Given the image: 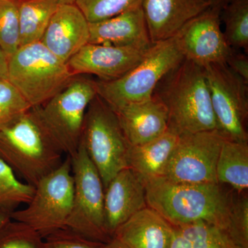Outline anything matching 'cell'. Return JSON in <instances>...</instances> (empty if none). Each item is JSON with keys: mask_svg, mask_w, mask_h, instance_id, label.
Masks as SVG:
<instances>
[{"mask_svg": "<svg viewBox=\"0 0 248 248\" xmlns=\"http://www.w3.org/2000/svg\"><path fill=\"white\" fill-rule=\"evenodd\" d=\"M174 227L170 248H244L228 231L206 222Z\"/></svg>", "mask_w": 248, "mask_h": 248, "instance_id": "cell-22", "label": "cell"}, {"mask_svg": "<svg viewBox=\"0 0 248 248\" xmlns=\"http://www.w3.org/2000/svg\"><path fill=\"white\" fill-rule=\"evenodd\" d=\"M16 1H17V0H16Z\"/></svg>", "mask_w": 248, "mask_h": 248, "instance_id": "cell-37", "label": "cell"}, {"mask_svg": "<svg viewBox=\"0 0 248 248\" xmlns=\"http://www.w3.org/2000/svg\"><path fill=\"white\" fill-rule=\"evenodd\" d=\"M179 137L176 130L169 127L159 138L138 146H129L128 168L138 174L143 182L162 175Z\"/></svg>", "mask_w": 248, "mask_h": 248, "instance_id": "cell-20", "label": "cell"}, {"mask_svg": "<svg viewBox=\"0 0 248 248\" xmlns=\"http://www.w3.org/2000/svg\"><path fill=\"white\" fill-rule=\"evenodd\" d=\"M34 186L21 181L2 161L0 160V221H6L32 198Z\"/></svg>", "mask_w": 248, "mask_h": 248, "instance_id": "cell-24", "label": "cell"}, {"mask_svg": "<svg viewBox=\"0 0 248 248\" xmlns=\"http://www.w3.org/2000/svg\"><path fill=\"white\" fill-rule=\"evenodd\" d=\"M146 206L143 179L129 168L122 170L104 190L106 228L110 237L121 225Z\"/></svg>", "mask_w": 248, "mask_h": 248, "instance_id": "cell-14", "label": "cell"}, {"mask_svg": "<svg viewBox=\"0 0 248 248\" xmlns=\"http://www.w3.org/2000/svg\"><path fill=\"white\" fill-rule=\"evenodd\" d=\"M227 66L248 82V58L247 54L243 53L240 50L232 48L227 58Z\"/></svg>", "mask_w": 248, "mask_h": 248, "instance_id": "cell-32", "label": "cell"}, {"mask_svg": "<svg viewBox=\"0 0 248 248\" xmlns=\"http://www.w3.org/2000/svg\"><path fill=\"white\" fill-rule=\"evenodd\" d=\"M74 183L69 156L60 166L42 178L35 186L32 198L22 209L11 215L43 238L66 228L71 213Z\"/></svg>", "mask_w": 248, "mask_h": 248, "instance_id": "cell-8", "label": "cell"}, {"mask_svg": "<svg viewBox=\"0 0 248 248\" xmlns=\"http://www.w3.org/2000/svg\"><path fill=\"white\" fill-rule=\"evenodd\" d=\"M203 68L217 131L226 140L248 141V82L226 63Z\"/></svg>", "mask_w": 248, "mask_h": 248, "instance_id": "cell-10", "label": "cell"}, {"mask_svg": "<svg viewBox=\"0 0 248 248\" xmlns=\"http://www.w3.org/2000/svg\"><path fill=\"white\" fill-rule=\"evenodd\" d=\"M223 140L217 130L179 135L161 177L184 184L218 183L216 168Z\"/></svg>", "mask_w": 248, "mask_h": 248, "instance_id": "cell-11", "label": "cell"}, {"mask_svg": "<svg viewBox=\"0 0 248 248\" xmlns=\"http://www.w3.org/2000/svg\"><path fill=\"white\" fill-rule=\"evenodd\" d=\"M97 94L95 80L75 76L48 102L32 108L63 155L73 156L78 151L86 111Z\"/></svg>", "mask_w": 248, "mask_h": 248, "instance_id": "cell-6", "label": "cell"}, {"mask_svg": "<svg viewBox=\"0 0 248 248\" xmlns=\"http://www.w3.org/2000/svg\"><path fill=\"white\" fill-rule=\"evenodd\" d=\"M89 22L75 4H61L50 19L40 42L67 63L89 44Z\"/></svg>", "mask_w": 248, "mask_h": 248, "instance_id": "cell-15", "label": "cell"}, {"mask_svg": "<svg viewBox=\"0 0 248 248\" xmlns=\"http://www.w3.org/2000/svg\"><path fill=\"white\" fill-rule=\"evenodd\" d=\"M148 206L174 226L203 221L229 232L235 191L219 183L184 184L155 177L145 180Z\"/></svg>", "mask_w": 248, "mask_h": 248, "instance_id": "cell-1", "label": "cell"}, {"mask_svg": "<svg viewBox=\"0 0 248 248\" xmlns=\"http://www.w3.org/2000/svg\"><path fill=\"white\" fill-rule=\"evenodd\" d=\"M70 157L74 192L66 228L93 241L107 244L112 238L106 228L102 179L82 146L79 145L76 154Z\"/></svg>", "mask_w": 248, "mask_h": 248, "instance_id": "cell-9", "label": "cell"}, {"mask_svg": "<svg viewBox=\"0 0 248 248\" xmlns=\"http://www.w3.org/2000/svg\"><path fill=\"white\" fill-rule=\"evenodd\" d=\"M60 4H75V0H59Z\"/></svg>", "mask_w": 248, "mask_h": 248, "instance_id": "cell-36", "label": "cell"}, {"mask_svg": "<svg viewBox=\"0 0 248 248\" xmlns=\"http://www.w3.org/2000/svg\"><path fill=\"white\" fill-rule=\"evenodd\" d=\"M143 0H75L89 23L114 17L141 6Z\"/></svg>", "mask_w": 248, "mask_h": 248, "instance_id": "cell-27", "label": "cell"}, {"mask_svg": "<svg viewBox=\"0 0 248 248\" xmlns=\"http://www.w3.org/2000/svg\"><path fill=\"white\" fill-rule=\"evenodd\" d=\"M20 46L40 42L56 12L59 0H17Z\"/></svg>", "mask_w": 248, "mask_h": 248, "instance_id": "cell-23", "label": "cell"}, {"mask_svg": "<svg viewBox=\"0 0 248 248\" xmlns=\"http://www.w3.org/2000/svg\"><path fill=\"white\" fill-rule=\"evenodd\" d=\"M232 1V0H210V7L215 8L221 11V10Z\"/></svg>", "mask_w": 248, "mask_h": 248, "instance_id": "cell-35", "label": "cell"}, {"mask_svg": "<svg viewBox=\"0 0 248 248\" xmlns=\"http://www.w3.org/2000/svg\"><path fill=\"white\" fill-rule=\"evenodd\" d=\"M129 146H138L159 138L169 128V114L163 102L153 94L145 102L114 110Z\"/></svg>", "mask_w": 248, "mask_h": 248, "instance_id": "cell-18", "label": "cell"}, {"mask_svg": "<svg viewBox=\"0 0 248 248\" xmlns=\"http://www.w3.org/2000/svg\"><path fill=\"white\" fill-rule=\"evenodd\" d=\"M31 108L8 80L0 81V130L9 126Z\"/></svg>", "mask_w": 248, "mask_h": 248, "instance_id": "cell-29", "label": "cell"}, {"mask_svg": "<svg viewBox=\"0 0 248 248\" xmlns=\"http://www.w3.org/2000/svg\"><path fill=\"white\" fill-rule=\"evenodd\" d=\"M228 232L243 248H248V197L246 192H235Z\"/></svg>", "mask_w": 248, "mask_h": 248, "instance_id": "cell-30", "label": "cell"}, {"mask_svg": "<svg viewBox=\"0 0 248 248\" xmlns=\"http://www.w3.org/2000/svg\"><path fill=\"white\" fill-rule=\"evenodd\" d=\"M155 95L169 114V127L179 135L217 130L203 67L184 60L159 81Z\"/></svg>", "mask_w": 248, "mask_h": 248, "instance_id": "cell-2", "label": "cell"}, {"mask_svg": "<svg viewBox=\"0 0 248 248\" xmlns=\"http://www.w3.org/2000/svg\"><path fill=\"white\" fill-rule=\"evenodd\" d=\"M104 248H130L125 246L123 243L121 242L118 239L112 237V239L107 243L104 246Z\"/></svg>", "mask_w": 248, "mask_h": 248, "instance_id": "cell-34", "label": "cell"}, {"mask_svg": "<svg viewBox=\"0 0 248 248\" xmlns=\"http://www.w3.org/2000/svg\"><path fill=\"white\" fill-rule=\"evenodd\" d=\"M8 66H9V58L4 51L0 48V81L8 80Z\"/></svg>", "mask_w": 248, "mask_h": 248, "instance_id": "cell-33", "label": "cell"}, {"mask_svg": "<svg viewBox=\"0 0 248 248\" xmlns=\"http://www.w3.org/2000/svg\"><path fill=\"white\" fill-rule=\"evenodd\" d=\"M20 46L19 11L16 0H0V48L11 58Z\"/></svg>", "mask_w": 248, "mask_h": 248, "instance_id": "cell-26", "label": "cell"}, {"mask_svg": "<svg viewBox=\"0 0 248 248\" xmlns=\"http://www.w3.org/2000/svg\"><path fill=\"white\" fill-rule=\"evenodd\" d=\"M227 43L232 48L248 51V0H232L221 10Z\"/></svg>", "mask_w": 248, "mask_h": 248, "instance_id": "cell-25", "label": "cell"}, {"mask_svg": "<svg viewBox=\"0 0 248 248\" xmlns=\"http://www.w3.org/2000/svg\"><path fill=\"white\" fill-rule=\"evenodd\" d=\"M105 244L64 228L44 238L43 248H104Z\"/></svg>", "mask_w": 248, "mask_h": 248, "instance_id": "cell-31", "label": "cell"}, {"mask_svg": "<svg viewBox=\"0 0 248 248\" xmlns=\"http://www.w3.org/2000/svg\"><path fill=\"white\" fill-rule=\"evenodd\" d=\"M220 15V10L210 7L186 23L173 37L184 59L203 68L226 63L232 48L221 30Z\"/></svg>", "mask_w": 248, "mask_h": 248, "instance_id": "cell-12", "label": "cell"}, {"mask_svg": "<svg viewBox=\"0 0 248 248\" xmlns=\"http://www.w3.org/2000/svg\"><path fill=\"white\" fill-rule=\"evenodd\" d=\"M74 76L67 63L41 42L19 47L9 59L8 81L31 108L48 102Z\"/></svg>", "mask_w": 248, "mask_h": 248, "instance_id": "cell-5", "label": "cell"}, {"mask_svg": "<svg viewBox=\"0 0 248 248\" xmlns=\"http://www.w3.org/2000/svg\"><path fill=\"white\" fill-rule=\"evenodd\" d=\"M174 234V226L146 206L121 225L113 237L130 248H170Z\"/></svg>", "mask_w": 248, "mask_h": 248, "instance_id": "cell-19", "label": "cell"}, {"mask_svg": "<svg viewBox=\"0 0 248 248\" xmlns=\"http://www.w3.org/2000/svg\"><path fill=\"white\" fill-rule=\"evenodd\" d=\"M89 43L148 49L153 45L141 6L114 17L89 23Z\"/></svg>", "mask_w": 248, "mask_h": 248, "instance_id": "cell-17", "label": "cell"}, {"mask_svg": "<svg viewBox=\"0 0 248 248\" xmlns=\"http://www.w3.org/2000/svg\"><path fill=\"white\" fill-rule=\"evenodd\" d=\"M152 43L174 37L210 7V0H143L141 5Z\"/></svg>", "mask_w": 248, "mask_h": 248, "instance_id": "cell-16", "label": "cell"}, {"mask_svg": "<svg viewBox=\"0 0 248 248\" xmlns=\"http://www.w3.org/2000/svg\"><path fill=\"white\" fill-rule=\"evenodd\" d=\"M217 182L231 186L237 193L248 188V141L224 139L216 168Z\"/></svg>", "mask_w": 248, "mask_h": 248, "instance_id": "cell-21", "label": "cell"}, {"mask_svg": "<svg viewBox=\"0 0 248 248\" xmlns=\"http://www.w3.org/2000/svg\"><path fill=\"white\" fill-rule=\"evenodd\" d=\"M63 155L33 108L0 130V160L29 185L58 169Z\"/></svg>", "mask_w": 248, "mask_h": 248, "instance_id": "cell-3", "label": "cell"}, {"mask_svg": "<svg viewBox=\"0 0 248 248\" xmlns=\"http://www.w3.org/2000/svg\"><path fill=\"white\" fill-rule=\"evenodd\" d=\"M79 145L97 169L104 190L117 173L128 168L129 144L118 117L97 94L86 111Z\"/></svg>", "mask_w": 248, "mask_h": 248, "instance_id": "cell-7", "label": "cell"}, {"mask_svg": "<svg viewBox=\"0 0 248 248\" xmlns=\"http://www.w3.org/2000/svg\"><path fill=\"white\" fill-rule=\"evenodd\" d=\"M148 49L87 44L67 62L74 76L93 75L102 81L122 78L146 56Z\"/></svg>", "mask_w": 248, "mask_h": 248, "instance_id": "cell-13", "label": "cell"}, {"mask_svg": "<svg viewBox=\"0 0 248 248\" xmlns=\"http://www.w3.org/2000/svg\"><path fill=\"white\" fill-rule=\"evenodd\" d=\"M184 60L174 37L151 46L135 68L119 79L96 81L97 95L113 110L153 97L166 75Z\"/></svg>", "mask_w": 248, "mask_h": 248, "instance_id": "cell-4", "label": "cell"}, {"mask_svg": "<svg viewBox=\"0 0 248 248\" xmlns=\"http://www.w3.org/2000/svg\"><path fill=\"white\" fill-rule=\"evenodd\" d=\"M44 238L21 222L10 218L0 226V248H43Z\"/></svg>", "mask_w": 248, "mask_h": 248, "instance_id": "cell-28", "label": "cell"}]
</instances>
